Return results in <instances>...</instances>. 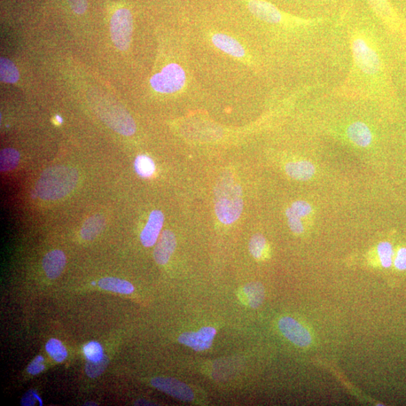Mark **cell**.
I'll return each mask as SVG.
<instances>
[{"instance_id": "4316f807", "label": "cell", "mask_w": 406, "mask_h": 406, "mask_svg": "<svg viewBox=\"0 0 406 406\" xmlns=\"http://www.w3.org/2000/svg\"><path fill=\"white\" fill-rule=\"evenodd\" d=\"M108 364V360L106 356H104L99 361H88L87 364H86V373H87L90 378H97L106 370Z\"/></svg>"}, {"instance_id": "cb8c5ba5", "label": "cell", "mask_w": 406, "mask_h": 406, "mask_svg": "<svg viewBox=\"0 0 406 406\" xmlns=\"http://www.w3.org/2000/svg\"><path fill=\"white\" fill-rule=\"evenodd\" d=\"M46 350L54 361L62 362L67 357V351L61 342L56 339H51L47 343Z\"/></svg>"}, {"instance_id": "6da1fadb", "label": "cell", "mask_w": 406, "mask_h": 406, "mask_svg": "<svg viewBox=\"0 0 406 406\" xmlns=\"http://www.w3.org/2000/svg\"><path fill=\"white\" fill-rule=\"evenodd\" d=\"M353 67L349 91L357 95H380L387 81V67L380 42L370 25H355L348 29Z\"/></svg>"}, {"instance_id": "ffe728a7", "label": "cell", "mask_w": 406, "mask_h": 406, "mask_svg": "<svg viewBox=\"0 0 406 406\" xmlns=\"http://www.w3.org/2000/svg\"><path fill=\"white\" fill-rule=\"evenodd\" d=\"M99 286L104 290L122 294H130L134 291V287L127 280L116 278H105L101 279Z\"/></svg>"}, {"instance_id": "d6a6232c", "label": "cell", "mask_w": 406, "mask_h": 406, "mask_svg": "<svg viewBox=\"0 0 406 406\" xmlns=\"http://www.w3.org/2000/svg\"><path fill=\"white\" fill-rule=\"evenodd\" d=\"M36 400H38L41 403V405H43V402L38 396V394L33 392V390H30L28 393H27L22 398L21 405L25 406H31L34 405L36 403Z\"/></svg>"}, {"instance_id": "2e32d148", "label": "cell", "mask_w": 406, "mask_h": 406, "mask_svg": "<svg viewBox=\"0 0 406 406\" xmlns=\"http://www.w3.org/2000/svg\"><path fill=\"white\" fill-rule=\"evenodd\" d=\"M212 41L218 49L229 56L237 58H243L246 56L243 47L228 35L215 34L213 36Z\"/></svg>"}, {"instance_id": "9a60e30c", "label": "cell", "mask_w": 406, "mask_h": 406, "mask_svg": "<svg viewBox=\"0 0 406 406\" xmlns=\"http://www.w3.org/2000/svg\"><path fill=\"white\" fill-rule=\"evenodd\" d=\"M350 141L358 147H368L372 142V132L368 125L361 121L350 123L346 130Z\"/></svg>"}, {"instance_id": "d590c367", "label": "cell", "mask_w": 406, "mask_h": 406, "mask_svg": "<svg viewBox=\"0 0 406 406\" xmlns=\"http://www.w3.org/2000/svg\"><path fill=\"white\" fill-rule=\"evenodd\" d=\"M56 119H57V121H58V122L59 123H61L62 122V119L60 118V116H57V117H56Z\"/></svg>"}, {"instance_id": "52a82bcc", "label": "cell", "mask_w": 406, "mask_h": 406, "mask_svg": "<svg viewBox=\"0 0 406 406\" xmlns=\"http://www.w3.org/2000/svg\"><path fill=\"white\" fill-rule=\"evenodd\" d=\"M380 21L393 33L406 38V27L390 0H366Z\"/></svg>"}, {"instance_id": "4dcf8cb0", "label": "cell", "mask_w": 406, "mask_h": 406, "mask_svg": "<svg viewBox=\"0 0 406 406\" xmlns=\"http://www.w3.org/2000/svg\"><path fill=\"white\" fill-rule=\"evenodd\" d=\"M43 361L44 358L42 356L36 357L34 361L29 365L27 368L28 373L31 374H37L42 372L45 370Z\"/></svg>"}, {"instance_id": "30bf717a", "label": "cell", "mask_w": 406, "mask_h": 406, "mask_svg": "<svg viewBox=\"0 0 406 406\" xmlns=\"http://www.w3.org/2000/svg\"><path fill=\"white\" fill-rule=\"evenodd\" d=\"M152 385L160 392L184 402H192L194 394L189 385L176 379L157 377L152 380Z\"/></svg>"}, {"instance_id": "7402d4cb", "label": "cell", "mask_w": 406, "mask_h": 406, "mask_svg": "<svg viewBox=\"0 0 406 406\" xmlns=\"http://www.w3.org/2000/svg\"><path fill=\"white\" fill-rule=\"evenodd\" d=\"M0 77L1 81L5 83H15L19 80V73L13 62L2 58L0 60Z\"/></svg>"}, {"instance_id": "5b68a950", "label": "cell", "mask_w": 406, "mask_h": 406, "mask_svg": "<svg viewBox=\"0 0 406 406\" xmlns=\"http://www.w3.org/2000/svg\"><path fill=\"white\" fill-rule=\"evenodd\" d=\"M187 81L184 69L179 64H170L151 79L152 88L160 93H174L183 88Z\"/></svg>"}, {"instance_id": "9c48e42d", "label": "cell", "mask_w": 406, "mask_h": 406, "mask_svg": "<svg viewBox=\"0 0 406 406\" xmlns=\"http://www.w3.org/2000/svg\"><path fill=\"white\" fill-rule=\"evenodd\" d=\"M278 328L289 341L296 346L307 348L311 346L312 337L307 329L299 322L291 317H283L279 320Z\"/></svg>"}, {"instance_id": "5bb4252c", "label": "cell", "mask_w": 406, "mask_h": 406, "mask_svg": "<svg viewBox=\"0 0 406 406\" xmlns=\"http://www.w3.org/2000/svg\"><path fill=\"white\" fill-rule=\"evenodd\" d=\"M66 263L65 254L60 250H53L45 256L43 267L47 276L50 279H56L64 271Z\"/></svg>"}, {"instance_id": "d6986e66", "label": "cell", "mask_w": 406, "mask_h": 406, "mask_svg": "<svg viewBox=\"0 0 406 406\" xmlns=\"http://www.w3.org/2000/svg\"><path fill=\"white\" fill-rule=\"evenodd\" d=\"M243 294L248 306L254 309L260 307L265 299L264 287L259 283H252L246 285Z\"/></svg>"}, {"instance_id": "8d00e7d4", "label": "cell", "mask_w": 406, "mask_h": 406, "mask_svg": "<svg viewBox=\"0 0 406 406\" xmlns=\"http://www.w3.org/2000/svg\"><path fill=\"white\" fill-rule=\"evenodd\" d=\"M84 405H97V404H96L95 403H87L86 404H84Z\"/></svg>"}, {"instance_id": "8fae6325", "label": "cell", "mask_w": 406, "mask_h": 406, "mask_svg": "<svg viewBox=\"0 0 406 406\" xmlns=\"http://www.w3.org/2000/svg\"><path fill=\"white\" fill-rule=\"evenodd\" d=\"M216 330L212 326L201 328L198 332H186L179 335L178 342L194 350L203 351L213 344Z\"/></svg>"}, {"instance_id": "e0dca14e", "label": "cell", "mask_w": 406, "mask_h": 406, "mask_svg": "<svg viewBox=\"0 0 406 406\" xmlns=\"http://www.w3.org/2000/svg\"><path fill=\"white\" fill-rule=\"evenodd\" d=\"M315 167L309 161L302 160L288 163L285 166L286 174L298 181H308L315 174Z\"/></svg>"}, {"instance_id": "277c9868", "label": "cell", "mask_w": 406, "mask_h": 406, "mask_svg": "<svg viewBox=\"0 0 406 406\" xmlns=\"http://www.w3.org/2000/svg\"><path fill=\"white\" fill-rule=\"evenodd\" d=\"M248 10L254 16L270 25H287L313 27L321 25L324 19H302L280 10L275 5L265 0H243Z\"/></svg>"}, {"instance_id": "836d02e7", "label": "cell", "mask_w": 406, "mask_h": 406, "mask_svg": "<svg viewBox=\"0 0 406 406\" xmlns=\"http://www.w3.org/2000/svg\"><path fill=\"white\" fill-rule=\"evenodd\" d=\"M68 2L77 14H83L87 9V0H68Z\"/></svg>"}, {"instance_id": "44dd1931", "label": "cell", "mask_w": 406, "mask_h": 406, "mask_svg": "<svg viewBox=\"0 0 406 406\" xmlns=\"http://www.w3.org/2000/svg\"><path fill=\"white\" fill-rule=\"evenodd\" d=\"M20 161V154L14 148H5L0 154V167L2 173L16 168Z\"/></svg>"}, {"instance_id": "603a6c76", "label": "cell", "mask_w": 406, "mask_h": 406, "mask_svg": "<svg viewBox=\"0 0 406 406\" xmlns=\"http://www.w3.org/2000/svg\"><path fill=\"white\" fill-rule=\"evenodd\" d=\"M134 166L137 174L143 178H150L155 171L154 162L146 155L138 156Z\"/></svg>"}, {"instance_id": "3957f363", "label": "cell", "mask_w": 406, "mask_h": 406, "mask_svg": "<svg viewBox=\"0 0 406 406\" xmlns=\"http://www.w3.org/2000/svg\"><path fill=\"white\" fill-rule=\"evenodd\" d=\"M241 189L232 179L225 178L215 189V214L222 223L231 224L243 213Z\"/></svg>"}, {"instance_id": "ac0fdd59", "label": "cell", "mask_w": 406, "mask_h": 406, "mask_svg": "<svg viewBox=\"0 0 406 406\" xmlns=\"http://www.w3.org/2000/svg\"><path fill=\"white\" fill-rule=\"evenodd\" d=\"M106 217L101 214L91 216L86 221L81 230V236L84 240L91 241L96 239L105 228Z\"/></svg>"}, {"instance_id": "d4e9b609", "label": "cell", "mask_w": 406, "mask_h": 406, "mask_svg": "<svg viewBox=\"0 0 406 406\" xmlns=\"http://www.w3.org/2000/svg\"><path fill=\"white\" fill-rule=\"evenodd\" d=\"M378 254L382 267L389 268L392 267L394 259V249L388 241H382L377 248Z\"/></svg>"}, {"instance_id": "ba28073f", "label": "cell", "mask_w": 406, "mask_h": 406, "mask_svg": "<svg viewBox=\"0 0 406 406\" xmlns=\"http://www.w3.org/2000/svg\"><path fill=\"white\" fill-rule=\"evenodd\" d=\"M100 115L108 126L119 134L126 136L135 134L136 123L124 109L120 107L106 108V110L102 111Z\"/></svg>"}, {"instance_id": "83f0119b", "label": "cell", "mask_w": 406, "mask_h": 406, "mask_svg": "<svg viewBox=\"0 0 406 406\" xmlns=\"http://www.w3.org/2000/svg\"><path fill=\"white\" fill-rule=\"evenodd\" d=\"M84 353L88 361H99L104 358V350L99 343L92 342L84 348Z\"/></svg>"}, {"instance_id": "7a4b0ae2", "label": "cell", "mask_w": 406, "mask_h": 406, "mask_svg": "<svg viewBox=\"0 0 406 406\" xmlns=\"http://www.w3.org/2000/svg\"><path fill=\"white\" fill-rule=\"evenodd\" d=\"M79 182L75 169L64 165L46 169L36 184L35 192L45 201H56L73 192Z\"/></svg>"}, {"instance_id": "f1b7e54d", "label": "cell", "mask_w": 406, "mask_h": 406, "mask_svg": "<svg viewBox=\"0 0 406 406\" xmlns=\"http://www.w3.org/2000/svg\"><path fill=\"white\" fill-rule=\"evenodd\" d=\"M286 216L291 230L295 234H298V235L303 233L304 229L301 221L302 218L296 215L291 207L286 209Z\"/></svg>"}, {"instance_id": "f546056e", "label": "cell", "mask_w": 406, "mask_h": 406, "mask_svg": "<svg viewBox=\"0 0 406 406\" xmlns=\"http://www.w3.org/2000/svg\"><path fill=\"white\" fill-rule=\"evenodd\" d=\"M291 208L293 212L300 218L306 217L312 213V208L309 203L303 200L294 202Z\"/></svg>"}, {"instance_id": "e575fe53", "label": "cell", "mask_w": 406, "mask_h": 406, "mask_svg": "<svg viewBox=\"0 0 406 406\" xmlns=\"http://www.w3.org/2000/svg\"><path fill=\"white\" fill-rule=\"evenodd\" d=\"M136 405H152V404H150V402L148 401H145L143 400L137 401L136 403Z\"/></svg>"}, {"instance_id": "484cf974", "label": "cell", "mask_w": 406, "mask_h": 406, "mask_svg": "<svg viewBox=\"0 0 406 406\" xmlns=\"http://www.w3.org/2000/svg\"><path fill=\"white\" fill-rule=\"evenodd\" d=\"M267 247V241L261 234H255L249 243V251L255 259H261Z\"/></svg>"}, {"instance_id": "8992f818", "label": "cell", "mask_w": 406, "mask_h": 406, "mask_svg": "<svg viewBox=\"0 0 406 406\" xmlns=\"http://www.w3.org/2000/svg\"><path fill=\"white\" fill-rule=\"evenodd\" d=\"M132 33V16L128 9L117 10L111 19V36L117 48L121 51L128 49Z\"/></svg>"}, {"instance_id": "4fadbf2b", "label": "cell", "mask_w": 406, "mask_h": 406, "mask_svg": "<svg viewBox=\"0 0 406 406\" xmlns=\"http://www.w3.org/2000/svg\"><path fill=\"white\" fill-rule=\"evenodd\" d=\"M176 248V238L175 234L170 230L163 231L160 237L158 243L154 251L156 262L160 265L167 264Z\"/></svg>"}, {"instance_id": "1f68e13d", "label": "cell", "mask_w": 406, "mask_h": 406, "mask_svg": "<svg viewBox=\"0 0 406 406\" xmlns=\"http://www.w3.org/2000/svg\"><path fill=\"white\" fill-rule=\"evenodd\" d=\"M394 265L398 270L403 271L406 270V248H401L398 250L394 259Z\"/></svg>"}, {"instance_id": "7c38bea8", "label": "cell", "mask_w": 406, "mask_h": 406, "mask_svg": "<svg viewBox=\"0 0 406 406\" xmlns=\"http://www.w3.org/2000/svg\"><path fill=\"white\" fill-rule=\"evenodd\" d=\"M164 222L161 211L154 210L141 233V241L145 247H152L157 243Z\"/></svg>"}]
</instances>
